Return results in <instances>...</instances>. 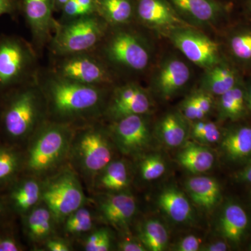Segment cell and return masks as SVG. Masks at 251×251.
<instances>
[{
	"instance_id": "cell-1",
	"label": "cell",
	"mask_w": 251,
	"mask_h": 251,
	"mask_svg": "<svg viewBox=\"0 0 251 251\" xmlns=\"http://www.w3.org/2000/svg\"><path fill=\"white\" fill-rule=\"evenodd\" d=\"M41 90L49 121L76 127L92 122L105 108V94L99 86L79 83L57 75Z\"/></svg>"
},
{
	"instance_id": "cell-2",
	"label": "cell",
	"mask_w": 251,
	"mask_h": 251,
	"mask_svg": "<svg viewBox=\"0 0 251 251\" xmlns=\"http://www.w3.org/2000/svg\"><path fill=\"white\" fill-rule=\"evenodd\" d=\"M46 120L45 98L36 86L25 84L0 99V141L24 149Z\"/></svg>"
},
{
	"instance_id": "cell-3",
	"label": "cell",
	"mask_w": 251,
	"mask_h": 251,
	"mask_svg": "<svg viewBox=\"0 0 251 251\" xmlns=\"http://www.w3.org/2000/svg\"><path fill=\"white\" fill-rule=\"evenodd\" d=\"M75 128L46 120L23 149V173L44 180L67 164Z\"/></svg>"
},
{
	"instance_id": "cell-4",
	"label": "cell",
	"mask_w": 251,
	"mask_h": 251,
	"mask_svg": "<svg viewBox=\"0 0 251 251\" xmlns=\"http://www.w3.org/2000/svg\"><path fill=\"white\" fill-rule=\"evenodd\" d=\"M116 150L108 128L90 122L75 127L68 163L90 192L97 175L115 159Z\"/></svg>"
},
{
	"instance_id": "cell-5",
	"label": "cell",
	"mask_w": 251,
	"mask_h": 251,
	"mask_svg": "<svg viewBox=\"0 0 251 251\" xmlns=\"http://www.w3.org/2000/svg\"><path fill=\"white\" fill-rule=\"evenodd\" d=\"M90 201L82 180L69 163L43 180L42 202L52 211L59 226L68 216Z\"/></svg>"
},
{
	"instance_id": "cell-6",
	"label": "cell",
	"mask_w": 251,
	"mask_h": 251,
	"mask_svg": "<svg viewBox=\"0 0 251 251\" xmlns=\"http://www.w3.org/2000/svg\"><path fill=\"white\" fill-rule=\"evenodd\" d=\"M34 59L25 41L16 36H0V99L28 83Z\"/></svg>"
},
{
	"instance_id": "cell-7",
	"label": "cell",
	"mask_w": 251,
	"mask_h": 251,
	"mask_svg": "<svg viewBox=\"0 0 251 251\" xmlns=\"http://www.w3.org/2000/svg\"><path fill=\"white\" fill-rule=\"evenodd\" d=\"M105 29L103 21L94 14L75 18L59 29L53 41L54 50L67 56L85 53L98 44Z\"/></svg>"
},
{
	"instance_id": "cell-8",
	"label": "cell",
	"mask_w": 251,
	"mask_h": 251,
	"mask_svg": "<svg viewBox=\"0 0 251 251\" xmlns=\"http://www.w3.org/2000/svg\"><path fill=\"white\" fill-rule=\"evenodd\" d=\"M104 53L114 65L133 72L145 70L151 59L146 41L136 33L126 30L117 31L111 36Z\"/></svg>"
},
{
	"instance_id": "cell-9",
	"label": "cell",
	"mask_w": 251,
	"mask_h": 251,
	"mask_svg": "<svg viewBox=\"0 0 251 251\" xmlns=\"http://www.w3.org/2000/svg\"><path fill=\"white\" fill-rule=\"evenodd\" d=\"M108 130L117 150L125 156L140 157L151 143V131L145 115L115 120Z\"/></svg>"
},
{
	"instance_id": "cell-10",
	"label": "cell",
	"mask_w": 251,
	"mask_h": 251,
	"mask_svg": "<svg viewBox=\"0 0 251 251\" xmlns=\"http://www.w3.org/2000/svg\"><path fill=\"white\" fill-rule=\"evenodd\" d=\"M90 199L100 222L112 226L122 234H128L137 212V202L133 195L126 191L93 193Z\"/></svg>"
},
{
	"instance_id": "cell-11",
	"label": "cell",
	"mask_w": 251,
	"mask_h": 251,
	"mask_svg": "<svg viewBox=\"0 0 251 251\" xmlns=\"http://www.w3.org/2000/svg\"><path fill=\"white\" fill-rule=\"evenodd\" d=\"M168 35L175 47L198 67L206 70L222 61L215 41L190 26L176 28Z\"/></svg>"
},
{
	"instance_id": "cell-12",
	"label": "cell",
	"mask_w": 251,
	"mask_h": 251,
	"mask_svg": "<svg viewBox=\"0 0 251 251\" xmlns=\"http://www.w3.org/2000/svg\"><path fill=\"white\" fill-rule=\"evenodd\" d=\"M0 191L10 212L21 219L42 202L43 180L23 173Z\"/></svg>"
},
{
	"instance_id": "cell-13",
	"label": "cell",
	"mask_w": 251,
	"mask_h": 251,
	"mask_svg": "<svg viewBox=\"0 0 251 251\" xmlns=\"http://www.w3.org/2000/svg\"><path fill=\"white\" fill-rule=\"evenodd\" d=\"M112 97L103 114L112 122L131 115H146L151 109L148 92L134 83L116 89Z\"/></svg>"
},
{
	"instance_id": "cell-14",
	"label": "cell",
	"mask_w": 251,
	"mask_h": 251,
	"mask_svg": "<svg viewBox=\"0 0 251 251\" xmlns=\"http://www.w3.org/2000/svg\"><path fill=\"white\" fill-rule=\"evenodd\" d=\"M58 75L69 80L99 86L110 82V76L103 64L84 53L69 55L58 69Z\"/></svg>"
},
{
	"instance_id": "cell-15",
	"label": "cell",
	"mask_w": 251,
	"mask_h": 251,
	"mask_svg": "<svg viewBox=\"0 0 251 251\" xmlns=\"http://www.w3.org/2000/svg\"><path fill=\"white\" fill-rule=\"evenodd\" d=\"M135 14L148 27L168 33L190 26L168 0H135Z\"/></svg>"
},
{
	"instance_id": "cell-16",
	"label": "cell",
	"mask_w": 251,
	"mask_h": 251,
	"mask_svg": "<svg viewBox=\"0 0 251 251\" xmlns=\"http://www.w3.org/2000/svg\"><path fill=\"white\" fill-rule=\"evenodd\" d=\"M19 219L26 240L36 251H39L46 241L59 234L58 223L44 202H41Z\"/></svg>"
},
{
	"instance_id": "cell-17",
	"label": "cell",
	"mask_w": 251,
	"mask_h": 251,
	"mask_svg": "<svg viewBox=\"0 0 251 251\" xmlns=\"http://www.w3.org/2000/svg\"><path fill=\"white\" fill-rule=\"evenodd\" d=\"M191 75V70L184 61L175 57H168L155 73L153 87L161 98L168 99L187 85Z\"/></svg>"
},
{
	"instance_id": "cell-18",
	"label": "cell",
	"mask_w": 251,
	"mask_h": 251,
	"mask_svg": "<svg viewBox=\"0 0 251 251\" xmlns=\"http://www.w3.org/2000/svg\"><path fill=\"white\" fill-rule=\"evenodd\" d=\"M183 19L200 24L214 23L226 14L227 4L219 0H168Z\"/></svg>"
},
{
	"instance_id": "cell-19",
	"label": "cell",
	"mask_w": 251,
	"mask_h": 251,
	"mask_svg": "<svg viewBox=\"0 0 251 251\" xmlns=\"http://www.w3.org/2000/svg\"><path fill=\"white\" fill-rule=\"evenodd\" d=\"M100 222L92 202H87L70 214L59 226V234L72 242H78L99 227Z\"/></svg>"
},
{
	"instance_id": "cell-20",
	"label": "cell",
	"mask_w": 251,
	"mask_h": 251,
	"mask_svg": "<svg viewBox=\"0 0 251 251\" xmlns=\"http://www.w3.org/2000/svg\"><path fill=\"white\" fill-rule=\"evenodd\" d=\"M130 183V172L128 163L125 160L115 159L97 175L90 193L126 191Z\"/></svg>"
},
{
	"instance_id": "cell-21",
	"label": "cell",
	"mask_w": 251,
	"mask_h": 251,
	"mask_svg": "<svg viewBox=\"0 0 251 251\" xmlns=\"http://www.w3.org/2000/svg\"><path fill=\"white\" fill-rule=\"evenodd\" d=\"M54 0H23V10L33 34L39 39H46L52 23Z\"/></svg>"
},
{
	"instance_id": "cell-22",
	"label": "cell",
	"mask_w": 251,
	"mask_h": 251,
	"mask_svg": "<svg viewBox=\"0 0 251 251\" xmlns=\"http://www.w3.org/2000/svg\"><path fill=\"white\" fill-rule=\"evenodd\" d=\"M249 226L247 211L240 204L229 202L220 219L219 228L225 239L234 244L242 242Z\"/></svg>"
},
{
	"instance_id": "cell-23",
	"label": "cell",
	"mask_w": 251,
	"mask_h": 251,
	"mask_svg": "<svg viewBox=\"0 0 251 251\" xmlns=\"http://www.w3.org/2000/svg\"><path fill=\"white\" fill-rule=\"evenodd\" d=\"M239 80L233 68L222 60L214 67L206 69L201 80V90L212 96L220 97L233 88Z\"/></svg>"
},
{
	"instance_id": "cell-24",
	"label": "cell",
	"mask_w": 251,
	"mask_h": 251,
	"mask_svg": "<svg viewBox=\"0 0 251 251\" xmlns=\"http://www.w3.org/2000/svg\"><path fill=\"white\" fill-rule=\"evenodd\" d=\"M23 171V148L0 141V191L17 179Z\"/></svg>"
},
{
	"instance_id": "cell-25",
	"label": "cell",
	"mask_w": 251,
	"mask_h": 251,
	"mask_svg": "<svg viewBox=\"0 0 251 251\" xmlns=\"http://www.w3.org/2000/svg\"><path fill=\"white\" fill-rule=\"evenodd\" d=\"M221 148L229 161L251 159V126H239L228 130L223 138Z\"/></svg>"
},
{
	"instance_id": "cell-26",
	"label": "cell",
	"mask_w": 251,
	"mask_h": 251,
	"mask_svg": "<svg viewBox=\"0 0 251 251\" xmlns=\"http://www.w3.org/2000/svg\"><path fill=\"white\" fill-rule=\"evenodd\" d=\"M186 189L193 202L201 207L211 209L219 202L221 188L216 180L208 176H195L186 181Z\"/></svg>"
},
{
	"instance_id": "cell-27",
	"label": "cell",
	"mask_w": 251,
	"mask_h": 251,
	"mask_svg": "<svg viewBox=\"0 0 251 251\" xmlns=\"http://www.w3.org/2000/svg\"><path fill=\"white\" fill-rule=\"evenodd\" d=\"M158 203L162 210L175 222H186L192 218L193 209L189 201L176 188H166L162 191Z\"/></svg>"
},
{
	"instance_id": "cell-28",
	"label": "cell",
	"mask_w": 251,
	"mask_h": 251,
	"mask_svg": "<svg viewBox=\"0 0 251 251\" xmlns=\"http://www.w3.org/2000/svg\"><path fill=\"white\" fill-rule=\"evenodd\" d=\"M157 133L162 143L169 148H177L184 143L188 134L184 117L176 112L167 114L158 122Z\"/></svg>"
},
{
	"instance_id": "cell-29",
	"label": "cell",
	"mask_w": 251,
	"mask_h": 251,
	"mask_svg": "<svg viewBox=\"0 0 251 251\" xmlns=\"http://www.w3.org/2000/svg\"><path fill=\"white\" fill-rule=\"evenodd\" d=\"M219 111L223 120L232 121L242 118L247 110L246 86L241 80L233 88L220 96Z\"/></svg>"
},
{
	"instance_id": "cell-30",
	"label": "cell",
	"mask_w": 251,
	"mask_h": 251,
	"mask_svg": "<svg viewBox=\"0 0 251 251\" xmlns=\"http://www.w3.org/2000/svg\"><path fill=\"white\" fill-rule=\"evenodd\" d=\"M96 12L113 25L128 23L135 14L133 0H95Z\"/></svg>"
},
{
	"instance_id": "cell-31",
	"label": "cell",
	"mask_w": 251,
	"mask_h": 251,
	"mask_svg": "<svg viewBox=\"0 0 251 251\" xmlns=\"http://www.w3.org/2000/svg\"><path fill=\"white\" fill-rule=\"evenodd\" d=\"M177 160L185 169L198 174L211 169L215 159L210 150L201 145L189 144L180 151Z\"/></svg>"
},
{
	"instance_id": "cell-32",
	"label": "cell",
	"mask_w": 251,
	"mask_h": 251,
	"mask_svg": "<svg viewBox=\"0 0 251 251\" xmlns=\"http://www.w3.org/2000/svg\"><path fill=\"white\" fill-rule=\"evenodd\" d=\"M138 239L147 250L162 251L168 244V231L160 221L149 219L144 221L138 227Z\"/></svg>"
},
{
	"instance_id": "cell-33",
	"label": "cell",
	"mask_w": 251,
	"mask_h": 251,
	"mask_svg": "<svg viewBox=\"0 0 251 251\" xmlns=\"http://www.w3.org/2000/svg\"><path fill=\"white\" fill-rule=\"evenodd\" d=\"M229 51L243 65H251V29L243 28L234 31L228 40Z\"/></svg>"
},
{
	"instance_id": "cell-34",
	"label": "cell",
	"mask_w": 251,
	"mask_h": 251,
	"mask_svg": "<svg viewBox=\"0 0 251 251\" xmlns=\"http://www.w3.org/2000/svg\"><path fill=\"white\" fill-rule=\"evenodd\" d=\"M82 250L85 251H109L113 247V237L106 227H97L78 241Z\"/></svg>"
},
{
	"instance_id": "cell-35",
	"label": "cell",
	"mask_w": 251,
	"mask_h": 251,
	"mask_svg": "<svg viewBox=\"0 0 251 251\" xmlns=\"http://www.w3.org/2000/svg\"><path fill=\"white\" fill-rule=\"evenodd\" d=\"M166 170V163L158 155L142 157L138 166L140 178L145 181H152L161 177Z\"/></svg>"
},
{
	"instance_id": "cell-36",
	"label": "cell",
	"mask_w": 251,
	"mask_h": 251,
	"mask_svg": "<svg viewBox=\"0 0 251 251\" xmlns=\"http://www.w3.org/2000/svg\"><path fill=\"white\" fill-rule=\"evenodd\" d=\"M191 134L198 141L205 144L217 143L221 138V130L215 123L201 120L193 124Z\"/></svg>"
},
{
	"instance_id": "cell-37",
	"label": "cell",
	"mask_w": 251,
	"mask_h": 251,
	"mask_svg": "<svg viewBox=\"0 0 251 251\" xmlns=\"http://www.w3.org/2000/svg\"><path fill=\"white\" fill-rule=\"evenodd\" d=\"M14 221L0 227V251L27 250L18 236Z\"/></svg>"
},
{
	"instance_id": "cell-38",
	"label": "cell",
	"mask_w": 251,
	"mask_h": 251,
	"mask_svg": "<svg viewBox=\"0 0 251 251\" xmlns=\"http://www.w3.org/2000/svg\"><path fill=\"white\" fill-rule=\"evenodd\" d=\"M181 112L185 119L191 121H198L202 120L206 116L205 114L198 106L193 94L182 102L181 105Z\"/></svg>"
},
{
	"instance_id": "cell-39",
	"label": "cell",
	"mask_w": 251,
	"mask_h": 251,
	"mask_svg": "<svg viewBox=\"0 0 251 251\" xmlns=\"http://www.w3.org/2000/svg\"><path fill=\"white\" fill-rule=\"evenodd\" d=\"M74 242L70 239L58 234L50 238L44 243L39 251H74L73 247Z\"/></svg>"
},
{
	"instance_id": "cell-40",
	"label": "cell",
	"mask_w": 251,
	"mask_h": 251,
	"mask_svg": "<svg viewBox=\"0 0 251 251\" xmlns=\"http://www.w3.org/2000/svg\"><path fill=\"white\" fill-rule=\"evenodd\" d=\"M62 9L66 16L74 19L90 15L77 2L76 0H69L62 6Z\"/></svg>"
},
{
	"instance_id": "cell-41",
	"label": "cell",
	"mask_w": 251,
	"mask_h": 251,
	"mask_svg": "<svg viewBox=\"0 0 251 251\" xmlns=\"http://www.w3.org/2000/svg\"><path fill=\"white\" fill-rule=\"evenodd\" d=\"M117 250L120 251H145L146 248L139 239L126 237L119 241L117 244Z\"/></svg>"
},
{
	"instance_id": "cell-42",
	"label": "cell",
	"mask_w": 251,
	"mask_h": 251,
	"mask_svg": "<svg viewBox=\"0 0 251 251\" xmlns=\"http://www.w3.org/2000/svg\"><path fill=\"white\" fill-rule=\"evenodd\" d=\"M193 95L198 106L206 115H207L211 111L214 103L212 95L202 90L193 94Z\"/></svg>"
},
{
	"instance_id": "cell-43",
	"label": "cell",
	"mask_w": 251,
	"mask_h": 251,
	"mask_svg": "<svg viewBox=\"0 0 251 251\" xmlns=\"http://www.w3.org/2000/svg\"><path fill=\"white\" fill-rule=\"evenodd\" d=\"M201 240L195 235H188L183 238L178 244L176 250L179 251H197L199 250Z\"/></svg>"
},
{
	"instance_id": "cell-44",
	"label": "cell",
	"mask_w": 251,
	"mask_h": 251,
	"mask_svg": "<svg viewBox=\"0 0 251 251\" xmlns=\"http://www.w3.org/2000/svg\"><path fill=\"white\" fill-rule=\"evenodd\" d=\"M16 218L10 212L9 208L3 197L2 193L0 191V227L13 222Z\"/></svg>"
},
{
	"instance_id": "cell-45",
	"label": "cell",
	"mask_w": 251,
	"mask_h": 251,
	"mask_svg": "<svg viewBox=\"0 0 251 251\" xmlns=\"http://www.w3.org/2000/svg\"><path fill=\"white\" fill-rule=\"evenodd\" d=\"M235 178L239 182L251 184V158L247 166L236 175Z\"/></svg>"
},
{
	"instance_id": "cell-46",
	"label": "cell",
	"mask_w": 251,
	"mask_h": 251,
	"mask_svg": "<svg viewBox=\"0 0 251 251\" xmlns=\"http://www.w3.org/2000/svg\"><path fill=\"white\" fill-rule=\"evenodd\" d=\"M15 0H0V17L3 15L10 14L14 11Z\"/></svg>"
},
{
	"instance_id": "cell-47",
	"label": "cell",
	"mask_w": 251,
	"mask_h": 251,
	"mask_svg": "<svg viewBox=\"0 0 251 251\" xmlns=\"http://www.w3.org/2000/svg\"><path fill=\"white\" fill-rule=\"evenodd\" d=\"M229 247L226 242L222 241L212 243L205 248L204 250L207 251H226L228 250Z\"/></svg>"
},
{
	"instance_id": "cell-48",
	"label": "cell",
	"mask_w": 251,
	"mask_h": 251,
	"mask_svg": "<svg viewBox=\"0 0 251 251\" xmlns=\"http://www.w3.org/2000/svg\"><path fill=\"white\" fill-rule=\"evenodd\" d=\"M246 99L248 110L251 111V82L246 87Z\"/></svg>"
},
{
	"instance_id": "cell-49",
	"label": "cell",
	"mask_w": 251,
	"mask_h": 251,
	"mask_svg": "<svg viewBox=\"0 0 251 251\" xmlns=\"http://www.w3.org/2000/svg\"><path fill=\"white\" fill-rule=\"evenodd\" d=\"M243 3L247 14L251 18V0H243Z\"/></svg>"
},
{
	"instance_id": "cell-50",
	"label": "cell",
	"mask_w": 251,
	"mask_h": 251,
	"mask_svg": "<svg viewBox=\"0 0 251 251\" xmlns=\"http://www.w3.org/2000/svg\"><path fill=\"white\" fill-rule=\"evenodd\" d=\"M69 0H54V1H56V3L57 4H58L59 6H64V4H66V3H67L68 1H69Z\"/></svg>"
},
{
	"instance_id": "cell-51",
	"label": "cell",
	"mask_w": 251,
	"mask_h": 251,
	"mask_svg": "<svg viewBox=\"0 0 251 251\" xmlns=\"http://www.w3.org/2000/svg\"><path fill=\"white\" fill-rule=\"evenodd\" d=\"M219 1H222V2L225 3V4H227V2H226V0H219Z\"/></svg>"
},
{
	"instance_id": "cell-52",
	"label": "cell",
	"mask_w": 251,
	"mask_h": 251,
	"mask_svg": "<svg viewBox=\"0 0 251 251\" xmlns=\"http://www.w3.org/2000/svg\"></svg>"
}]
</instances>
